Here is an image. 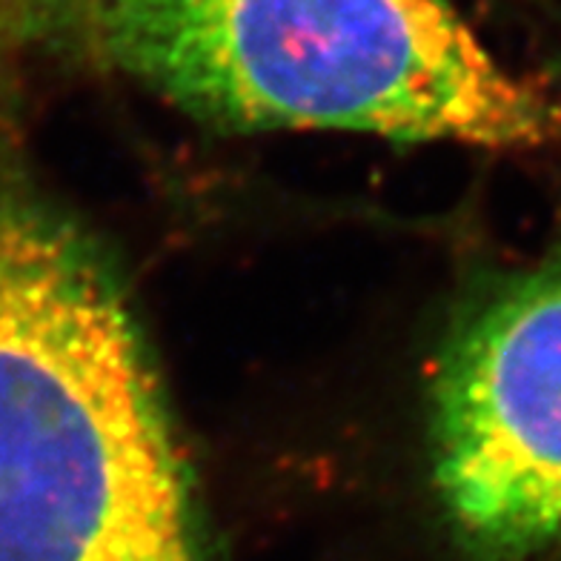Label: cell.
I'll return each instance as SVG.
<instances>
[{"instance_id":"obj_1","label":"cell","mask_w":561,"mask_h":561,"mask_svg":"<svg viewBox=\"0 0 561 561\" xmlns=\"http://www.w3.org/2000/svg\"><path fill=\"white\" fill-rule=\"evenodd\" d=\"M0 53L64 60L232 129H341L495 149L561 140L450 0H0Z\"/></svg>"},{"instance_id":"obj_2","label":"cell","mask_w":561,"mask_h":561,"mask_svg":"<svg viewBox=\"0 0 561 561\" xmlns=\"http://www.w3.org/2000/svg\"><path fill=\"white\" fill-rule=\"evenodd\" d=\"M0 561H215L133 301L7 140Z\"/></svg>"},{"instance_id":"obj_3","label":"cell","mask_w":561,"mask_h":561,"mask_svg":"<svg viewBox=\"0 0 561 561\" xmlns=\"http://www.w3.org/2000/svg\"><path fill=\"white\" fill-rule=\"evenodd\" d=\"M433 467L473 561H525L561 533V236L447 341Z\"/></svg>"}]
</instances>
